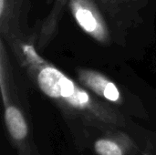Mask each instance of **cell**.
Returning a JSON list of instances; mask_svg holds the SVG:
<instances>
[{
    "instance_id": "5b68a950",
    "label": "cell",
    "mask_w": 156,
    "mask_h": 155,
    "mask_svg": "<svg viewBox=\"0 0 156 155\" xmlns=\"http://www.w3.org/2000/svg\"><path fill=\"white\" fill-rule=\"evenodd\" d=\"M5 119L8 131L13 138L16 140L25 138L27 132V123L22 113L16 107L9 106L5 109Z\"/></svg>"
},
{
    "instance_id": "3957f363",
    "label": "cell",
    "mask_w": 156,
    "mask_h": 155,
    "mask_svg": "<svg viewBox=\"0 0 156 155\" xmlns=\"http://www.w3.org/2000/svg\"><path fill=\"white\" fill-rule=\"evenodd\" d=\"M25 0H0V23L2 36L8 40L18 38Z\"/></svg>"
},
{
    "instance_id": "6da1fadb",
    "label": "cell",
    "mask_w": 156,
    "mask_h": 155,
    "mask_svg": "<svg viewBox=\"0 0 156 155\" xmlns=\"http://www.w3.org/2000/svg\"><path fill=\"white\" fill-rule=\"evenodd\" d=\"M108 22L115 41H123L136 26L144 23L153 0H94Z\"/></svg>"
},
{
    "instance_id": "7a4b0ae2",
    "label": "cell",
    "mask_w": 156,
    "mask_h": 155,
    "mask_svg": "<svg viewBox=\"0 0 156 155\" xmlns=\"http://www.w3.org/2000/svg\"><path fill=\"white\" fill-rule=\"evenodd\" d=\"M71 13L78 25L102 45L115 41L112 29L94 0H69Z\"/></svg>"
},
{
    "instance_id": "277c9868",
    "label": "cell",
    "mask_w": 156,
    "mask_h": 155,
    "mask_svg": "<svg viewBox=\"0 0 156 155\" xmlns=\"http://www.w3.org/2000/svg\"><path fill=\"white\" fill-rule=\"evenodd\" d=\"M80 83L87 87L97 95L104 99L117 102L121 99V92L114 82L104 75L90 69H80L78 72Z\"/></svg>"
},
{
    "instance_id": "8992f818",
    "label": "cell",
    "mask_w": 156,
    "mask_h": 155,
    "mask_svg": "<svg viewBox=\"0 0 156 155\" xmlns=\"http://www.w3.org/2000/svg\"><path fill=\"white\" fill-rule=\"evenodd\" d=\"M95 149L100 155H122V150L116 143L107 140L98 141L95 143Z\"/></svg>"
}]
</instances>
